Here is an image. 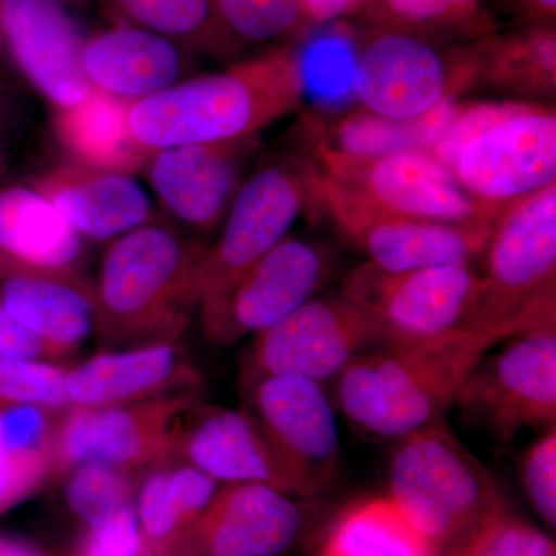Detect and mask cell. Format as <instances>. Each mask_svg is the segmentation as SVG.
<instances>
[{"instance_id": "e575fe53", "label": "cell", "mask_w": 556, "mask_h": 556, "mask_svg": "<svg viewBox=\"0 0 556 556\" xmlns=\"http://www.w3.org/2000/svg\"><path fill=\"white\" fill-rule=\"evenodd\" d=\"M67 371L58 362L0 361V407L33 405L64 412L70 408Z\"/></svg>"}, {"instance_id": "7a4b0ae2", "label": "cell", "mask_w": 556, "mask_h": 556, "mask_svg": "<svg viewBox=\"0 0 556 556\" xmlns=\"http://www.w3.org/2000/svg\"><path fill=\"white\" fill-rule=\"evenodd\" d=\"M207 244L164 226L118 237L94 285V334L105 350L178 342L199 308Z\"/></svg>"}, {"instance_id": "6da1fadb", "label": "cell", "mask_w": 556, "mask_h": 556, "mask_svg": "<svg viewBox=\"0 0 556 556\" xmlns=\"http://www.w3.org/2000/svg\"><path fill=\"white\" fill-rule=\"evenodd\" d=\"M305 89L298 51L280 47L134 102L130 130L149 150L257 137L298 110Z\"/></svg>"}, {"instance_id": "8d00e7d4", "label": "cell", "mask_w": 556, "mask_h": 556, "mask_svg": "<svg viewBox=\"0 0 556 556\" xmlns=\"http://www.w3.org/2000/svg\"><path fill=\"white\" fill-rule=\"evenodd\" d=\"M53 450L14 453L0 438V514L53 481Z\"/></svg>"}, {"instance_id": "60d3db41", "label": "cell", "mask_w": 556, "mask_h": 556, "mask_svg": "<svg viewBox=\"0 0 556 556\" xmlns=\"http://www.w3.org/2000/svg\"><path fill=\"white\" fill-rule=\"evenodd\" d=\"M311 25L331 24V22L358 16L368 0H300Z\"/></svg>"}, {"instance_id": "30bf717a", "label": "cell", "mask_w": 556, "mask_h": 556, "mask_svg": "<svg viewBox=\"0 0 556 556\" xmlns=\"http://www.w3.org/2000/svg\"><path fill=\"white\" fill-rule=\"evenodd\" d=\"M387 348L371 318L340 292L311 299L273 327L255 334L243 362L240 383L263 378L338 379L362 354Z\"/></svg>"}, {"instance_id": "d590c367", "label": "cell", "mask_w": 556, "mask_h": 556, "mask_svg": "<svg viewBox=\"0 0 556 556\" xmlns=\"http://www.w3.org/2000/svg\"><path fill=\"white\" fill-rule=\"evenodd\" d=\"M442 556H556V547L546 533L506 510Z\"/></svg>"}, {"instance_id": "f546056e", "label": "cell", "mask_w": 556, "mask_h": 556, "mask_svg": "<svg viewBox=\"0 0 556 556\" xmlns=\"http://www.w3.org/2000/svg\"><path fill=\"white\" fill-rule=\"evenodd\" d=\"M320 556H438L390 496H371L336 519Z\"/></svg>"}, {"instance_id": "5bb4252c", "label": "cell", "mask_w": 556, "mask_h": 556, "mask_svg": "<svg viewBox=\"0 0 556 556\" xmlns=\"http://www.w3.org/2000/svg\"><path fill=\"white\" fill-rule=\"evenodd\" d=\"M316 156L318 169L332 181L393 214L448 225H493L504 208L475 200L447 164L428 150L364 161Z\"/></svg>"}, {"instance_id": "cb8c5ba5", "label": "cell", "mask_w": 556, "mask_h": 556, "mask_svg": "<svg viewBox=\"0 0 556 556\" xmlns=\"http://www.w3.org/2000/svg\"><path fill=\"white\" fill-rule=\"evenodd\" d=\"M83 70L93 89L137 102L175 86L185 60L174 40L124 25L84 40Z\"/></svg>"}, {"instance_id": "44dd1931", "label": "cell", "mask_w": 556, "mask_h": 556, "mask_svg": "<svg viewBox=\"0 0 556 556\" xmlns=\"http://www.w3.org/2000/svg\"><path fill=\"white\" fill-rule=\"evenodd\" d=\"M204 387V378L178 342L104 350L68 368L65 390L70 407L137 404Z\"/></svg>"}, {"instance_id": "9c48e42d", "label": "cell", "mask_w": 556, "mask_h": 556, "mask_svg": "<svg viewBox=\"0 0 556 556\" xmlns=\"http://www.w3.org/2000/svg\"><path fill=\"white\" fill-rule=\"evenodd\" d=\"M314 206L331 222L369 265L387 273L470 263L484 252L493 225H448L393 214L354 195L308 163Z\"/></svg>"}, {"instance_id": "3957f363", "label": "cell", "mask_w": 556, "mask_h": 556, "mask_svg": "<svg viewBox=\"0 0 556 556\" xmlns=\"http://www.w3.org/2000/svg\"><path fill=\"white\" fill-rule=\"evenodd\" d=\"M497 340L475 329L369 351L338 378V401L362 433L404 438L455 407L471 369Z\"/></svg>"}, {"instance_id": "4fadbf2b", "label": "cell", "mask_w": 556, "mask_h": 556, "mask_svg": "<svg viewBox=\"0 0 556 556\" xmlns=\"http://www.w3.org/2000/svg\"><path fill=\"white\" fill-rule=\"evenodd\" d=\"M457 182L479 203L496 208L556 181V113L514 101L457 150L450 164Z\"/></svg>"}, {"instance_id": "83f0119b", "label": "cell", "mask_w": 556, "mask_h": 556, "mask_svg": "<svg viewBox=\"0 0 556 556\" xmlns=\"http://www.w3.org/2000/svg\"><path fill=\"white\" fill-rule=\"evenodd\" d=\"M178 460V459H177ZM150 467L138 479L137 518L150 555L189 526L218 490V482L185 460Z\"/></svg>"}, {"instance_id": "ffe728a7", "label": "cell", "mask_w": 556, "mask_h": 556, "mask_svg": "<svg viewBox=\"0 0 556 556\" xmlns=\"http://www.w3.org/2000/svg\"><path fill=\"white\" fill-rule=\"evenodd\" d=\"M0 40L56 110L79 104L93 90L83 70L84 39L54 0H0Z\"/></svg>"}, {"instance_id": "e0dca14e", "label": "cell", "mask_w": 556, "mask_h": 556, "mask_svg": "<svg viewBox=\"0 0 556 556\" xmlns=\"http://www.w3.org/2000/svg\"><path fill=\"white\" fill-rule=\"evenodd\" d=\"M260 149V137L153 150L146 164L161 207L193 232L222 225Z\"/></svg>"}, {"instance_id": "836d02e7", "label": "cell", "mask_w": 556, "mask_h": 556, "mask_svg": "<svg viewBox=\"0 0 556 556\" xmlns=\"http://www.w3.org/2000/svg\"><path fill=\"white\" fill-rule=\"evenodd\" d=\"M138 478L130 471L87 463L67 473L65 501L70 511L84 527L104 521L121 508L134 506Z\"/></svg>"}, {"instance_id": "2e32d148", "label": "cell", "mask_w": 556, "mask_h": 556, "mask_svg": "<svg viewBox=\"0 0 556 556\" xmlns=\"http://www.w3.org/2000/svg\"><path fill=\"white\" fill-rule=\"evenodd\" d=\"M327 277L324 252L287 237L241 274L217 313L201 324L204 334L217 345H236L305 305Z\"/></svg>"}, {"instance_id": "7bdbcfd3", "label": "cell", "mask_w": 556, "mask_h": 556, "mask_svg": "<svg viewBox=\"0 0 556 556\" xmlns=\"http://www.w3.org/2000/svg\"><path fill=\"white\" fill-rule=\"evenodd\" d=\"M0 556H46L39 548L16 540V538L0 536Z\"/></svg>"}, {"instance_id": "74e56055", "label": "cell", "mask_w": 556, "mask_h": 556, "mask_svg": "<svg viewBox=\"0 0 556 556\" xmlns=\"http://www.w3.org/2000/svg\"><path fill=\"white\" fill-rule=\"evenodd\" d=\"M72 556H152L134 506L121 508L115 515L86 527Z\"/></svg>"}, {"instance_id": "4dcf8cb0", "label": "cell", "mask_w": 556, "mask_h": 556, "mask_svg": "<svg viewBox=\"0 0 556 556\" xmlns=\"http://www.w3.org/2000/svg\"><path fill=\"white\" fill-rule=\"evenodd\" d=\"M135 27L174 40L179 47L217 60L239 54L241 46L223 27L212 0H110Z\"/></svg>"}, {"instance_id": "f35d334b", "label": "cell", "mask_w": 556, "mask_h": 556, "mask_svg": "<svg viewBox=\"0 0 556 556\" xmlns=\"http://www.w3.org/2000/svg\"><path fill=\"white\" fill-rule=\"evenodd\" d=\"M522 481L526 492L540 517L552 529L556 526V428L546 433L527 450L522 463Z\"/></svg>"}, {"instance_id": "7402d4cb", "label": "cell", "mask_w": 556, "mask_h": 556, "mask_svg": "<svg viewBox=\"0 0 556 556\" xmlns=\"http://www.w3.org/2000/svg\"><path fill=\"white\" fill-rule=\"evenodd\" d=\"M33 189L49 200L80 237L91 240L118 239L156 219L148 193L129 175L67 163L40 175Z\"/></svg>"}, {"instance_id": "5b68a950", "label": "cell", "mask_w": 556, "mask_h": 556, "mask_svg": "<svg viewBox=\"0 0 556 556\" xmlns=\"http://www.w3.org/2000/svg\"><path fill=\"white\" fill-rule=\"evenodd\" d=\"M484 254L473 329L504 342L556 324V181L501 211Z\"/></svg>"}, {"instance_id": "7c38bea8", "label": "cell", "mask_w": 556, "mask_h": 556, "mask_svg": "<svg viewBox=\"0 0 556 556\" xmlns=\"http://www.w3.org/2000/svg\"><path fill=\"white\" fill-rule=\"evenodd\" d=\"M471 369L456 405L500 442L556 424V324L506 339Z\"/></svg>"}, {"instance_id": "ab89813d", "label": "cell", "mask_w": 556, "mask_h": 556, "mask_svg": "<svg viewBox=\"0 0 556 556\" xmlns=\"http://www.w3.org/2000/svg\"><path fill=\"white\" fill-rule=\"evenodd\" d=\"M67 358L0 305V361L60 362Z\"/></svg>"}, {"instance_id": "603a6c76", "label": "cell", "mask_w": 556, "mask_h": 556, "mask_svg": "<svg viewBox=\"0 0 556 556\" xmlns=\"http://www.w3.org/2000/svg\"><path fill=\"white\" fill-rule=\"evenodd\" d=\"M0 305L65 357L97 325L94 285L80 273L17 268L0 262Z\"/></svg>"}, {"instance_id": "484cf974", "label": "cell", "mask_w": 556, "mask_h": 556, "mask_svg": "<svg viewBox=\"0 0 556 556\" xmlns=\"http://www.w3.org/2000/svg\"><path fill=\"white\" fill-rule=\"evenodd\" d=\"M460 104L447 102L416 118H390L368 110H350L340 115L308 121L314 153L348 160H375L412 150H430Z\"/></svg>"}, {"instance_id": "f1b7e54d", "label": "cell", "mask_w": 556, "mask_h": 556, "mask_svg": "<svg viewBox=\"0 0 556 556\" xmlns=\"http://www.w3.org/2000/svg\"><path fill=\"white\" fill-rule=\"evenodd\" d=\"M479 83L519 98L555 97V22H532L506 35L486 33Z\"/></svg>"}, {"instance_id": "ba28073f", "label": "cell", "mask_w": 556, "mask_h": 556, "mask_svg": "<svg viewBox=\"0 0 556 556\" xmlns=\"http://www.w3.org/2000/svg\"><path fill=\"white\" fill-rule=\"evenodd\" d=\"M343 295L379 328L388 346L473 329L481 276L470 263L387 273L365 263L343 281Z\"/></svg>"}, {"instance_id": "52a82bcc", "label": "cell", "mask_w": 556, "mask_h": 556, "mask_svg": "<svg viewBox=\"0 0 556 556\" xmlns=\"http://www.w3.org/2000/svg\"><path fill=\"white\" fill-rule=\"evenodd\" d=\"M203 401L204 387H195L137 404L64 409L54 427V478L87 463L135 473L174 460L186 419Z\"/></svg>"}, {"instance_id": "1f68e13d", "label": "cell", "mask_w": 556, "mask_h": 556, "mask_svg": "<svg viewBox=\"0 0 556 556\" xmlns=\"http://www.w3.org/2000/svg\"><path fill=\"white\" fill-rule=\"evenodd\" d=\"M484 0H368L358 16L372 27L416 33L434 39V35L479 28Z\"/></svg>"}, {"instance_id": "d6a6232c", "label": "cell", "mask_w": 556, "mask_h": 556, "mask_svg": "<svg viewBox=\"0 0 556 556\" xmlns=\"http://www.w3.org/2000/svg\"><path fill=\"white\" fill-rule=\"evenodd\" d=\"M212 5L241 47L287 42L313 27L300 0H212Z\"/></svg>"}, {"instance_id": "b9f144b4", "label": "cell", "mask_w": 556, "mask_h": 556, "mask_svg": "<svg viewBox=\"0 0 556 556\" xmlns=\"http://www.w3.org/2000/svg\"><path fill=\"white\" fill-rule=\"evenodd\" d=\"M518 3L532 22H555L556 0H518Z\"/></svg>"}, {"instance_id": "9a60e30c", "label": "cell", "mask_w": 556, "mask_h": 556, "mask_svg": "<svg viewBox=\"0 0 556 556\" xmlns=\"http://www.w3.org/2000/svg\"><path fill=\"white\" fill-rule=\"evenodd\" d=\"M292 496L257 482L218 486L207 507L155 556H283L302 535Z\"/></svg>"}, {"instance_id": "d4e9b609", "label": "cell", "mask_w": 556, "mask_h": 556, "mask_svg": "<svg viewBox=\"0 0 556 556\" xmlns=\"http://www.w3.org/2000/svg\"><path fill=\"white\" fill-rule=\"evenodd\" d=\"M84 241L35 189L0 190V262L17 268L80 273Z\"/></svg>"}, {"instance_id": "4316f807", "label": "cell", "mask_w": 556, "mask_h": 556, "mask_svg": "<svg viewBox=\"0 0 556 556\" xmlns=\"http://www.w3.org/2000/svg\"><path fill=\"white\" fill-rule=\"evenodd\" d=\"M131 104L93 89L79 104L56 110L54 137L76 164L131 177L144 170L153 152L131 134Z\"/></svg>"}, {"instance_id": "ee69618b", "label": "cell", "mask_w": 556, "mask_h": 556, "mask_svg": "<svg viewBox=\"0 0 556 556\" xmlns=\"http://www.w3.org/2000/svg\"><path fill=\"white\" fill-rule=\"evenodd\" d=\"M0 47H2V40H0Z\"/></svg>"}, {"instance_id": "277c9868", "label": "cell", "mask_w": 556, "mask_h": 556, "mask_svg": "<svg viewBox=\"0 0 556 556\" xmlns=\"http://www.w3.org/2000/svg\"><path fill=\"white\" fill-rule=\"evenodd\" d=\"M388 496L438 556L508 510L489 468L439 420L401 438L388 467Z\"/></svg>"}, {"instance_id": "8fae6325", "label": "cell", "mask_w": 556, "mask_h": 556, "mask_svg": "<svg viewBox=\"0 0 556 556\" xmlns=\"http://www.w3.org/2000/svg\"><path fill=\"white\" fill-rule=\"evenodd\" d=\"M313 206L308 163L270 164L244 179L218 240L207 249L197 308L201 324L217 313L241 274L287 239L300 215Z\"/></svg>"}, {"instance_id": "ac0fdd59", "label": "cell", "mask_w": 556, "mask_h": 556, "mask_svg": "<svg viewBox=\"0 0 556 556\" xmlns=\"http://www.w3.org/2000/svg\"><path fill=\"white\" fill-rule=\"evenodd\" d=\"M243 388L247 408L314 495L334 482L340 438L334 409L321 383L300 378H263Z\"/></svg>"}, {"instance_id": "d6986e66", "label": "cell", "mask_w": 556, "mask_h": 556, "mask_svg": "<svg viewBox=\"0 0 556 556\" xmlns=\"http://www.w3.org/2000/svg\"><path fill=\"white\" fill-rule=\"evenodd\" d=\"M175 459L192 464L215 481L257 482L289 496L316 497L247 407L201 404L186 419Z\"/></svg>"}, {"instance_id": "8992f818", "label": "cell", "mask_w": 556, "mask_h": 556, "mask_svg": "<svg viewBox=\"0 0 556 556\" xmlns=\"http://www.w3.org/2000/svg\"><path fill=\"white\" fill-rule=\"evenodd\" d=\"M485 36L445 47L416 33L372 27L357 50L354 94L362 109L399 119L456 102L479 83Z\"/></svg>"}]
</instances>
